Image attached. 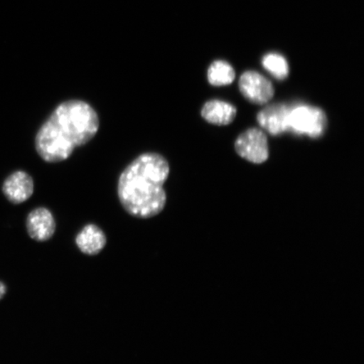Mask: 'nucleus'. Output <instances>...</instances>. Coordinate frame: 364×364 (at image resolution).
<instances>
[{
  "label": "nucleus",
  "instance_id": "9b49d317",
  "mask_svg": "<svg viewBox=\"0 0 364 364\" xmlns=\"http://www.w3.org/2000/svg\"><path fill=\"white\" fill-rule=\"evenodd\" d=\"M235 72L230 63L225 61H215L208 71V80L213 86H225L233 83Z\"/></svg>",
  "mask_w": 364,
  "mask_h": 364
},
{
  "label": "nucleus",
  "instance_id": "423d86ee",
  "mask_svg": "<svg viewBox=\"0 0 364 364\" xmlns=\"http://www.w3.org/2000/svg\"><path fill=\"white\" fill-rule=\"evenodd\" d=\"M34 188L33 177L24 171H16L4 180L2 192L9 202L21 204L33 195Z\"/></svg>",
  "mask_w": 364,
  "mask_h": 364
},
{
  "label": "nucleus",
  "instance_id": "0eeeda50",
  "mask_svg": "<svg viewBox=\"0 0 364 364\" xmlns=\"http://www.w3.org/2000/svg\"><path fill=\"white\" fill-rule=\"evenodd\" d=\"M26 230L30 237L38 242L51 239L56 231V222L47 208L33 209L26 218Z\"/></svg>",
  "mask_w": 364,
  "mask_h": 364
},
{
  "label": "nucleus",
  "instance_id": "f03ea898",
  "mask_svg": "<svg viewBox=\"0 0 364 364\" xmlns=\"http://www.w3.org/2000/svg\"><path fill=\"white\" fill-rule=\"evenodd\" d=\"M170 164L161 154H140L121 173L117 196L131 216L150 218L165 208L167 196L164 184L170 175Z\"/></svg>",
  "mask_w": 364,
  "mask_h": 364
},
{
  "label": "nucleus",
  "instance_id": "f257e3e1",
  "mask_svg": "<svg viewBox=\"0 0 364 364\" xmlns=\"http://www.w3.org/2000/svg\"><path fill=\"white\" fill-rule=\"evenodd\" d=\"M100 129L98 113L81 100L58 105L41 126L35 138L38 156L48 163L66 161L75 149L92 140Z\"/></svg>",
  "mask_w": 364,
  "mask_h": 364
},
{
  "label": "nucleus",
  "instance_id": "9d476101",
  "mask_svg": "<svg viewBox=\"0 0 364 364\" xmlns=\"http://www.w3.org/2000/svg\"><path fill=\"white\" fill-rule=\"evenodd\" d=\"M202 117L209 124L225 126L231 124L236 117L237 110L230 103L213 100L205 103L202 109Z\"/></svg>",
  "mask_w": 364,
  "mask_h": 364
},
{
  "label": "nucleus",
  "instance_id": "39448f33",
  "mask_svg": "<svg viewBox=\"0 0 364 364\" xmlns=\"http://www.w3.org/2000/svg\"><path fill=\"white\" fill-rule=\"evenodd\" d=\"M239 87L243 97L254 104H267L274 95V88L271 82L255 71L245 72L241 75Z\"/></svg>",
  "mask_w": 364,
  "mask_h": 364
},
{
  "label": "nucleus",
  "instance_id": "20e7f679",
  "mask_svg": "<svg viewBox=\"0 0 364 364\" xmlns=\"http://www.w3.org/2000/svg\"><path fill=\"white\" fill-rule=\"evenodd\" d=\"M235 150L240 157L254 164H262L269 156L267 136L258 129H250L240 134L236 139Z\"/></svg>",
  "mask_w": 364,
  "mask_h": 364
},
{
  "label": "nucleus",
  "instance_id": "6e6552de",
  "mask_svg": "<svg viewBox=\"0 0 364 364\" xmlns=\"http://www.w3.org/2000/svg\"><path fill=\"white\" fill-rule=\"evenodd\" d=\"M290 111L286 105H271L258 113V124L273 136L283 134L289 131Z\"/></svg>",
  "mask_w": 364,
  "mask_h": 364
},
{
  "label": "nucleus",
  "instance_id": "ddd939ff",
  "mask_svg": "<svg viewBox=\"0 0 364 364\" xmlns=\"http://www.w3.org/2000/svg\"><path fill=\"white\" fill-rule=\"evenodd\" d=\"M6 290L7 288L6 284L2 283V282H0V299H1L4 297V294H6Z\"/></svg>",
  "mask_w": 364,
  "mask_h": 364
},
{
  "label": "nucleus",
  "instance_id": "7ed1b4c3",
  "mask_svg": "<svg viewBox=\"0 0 364 364\" xmlns=\"http://www.w3.org/2000/svg\"><path fill=\"white\" fill-rule=\"evenodd\" d=\"M327 118L321 108L300 105L291 108L289 131L317 139L325 133Z\"/></svg>",
  "mask_w": 364,
  "mask_h": 364
},
{
  "label": "nucleus",
  "instance_id": "f8f14e48",
  "mask_svg": "<svg viewBox=\"0 0 364 364\" xmlns=\"http://www.w3.org/2000/svg\"><path fill=\"white\" fill-rule=\"evenodd\" d=\"M262 65L277 80H284L289 75L288 62L279 53L267 54L262 59Z\"/></svg>",
  "mask_w": 364,
  "mask_h": 364
},
{
  "label": "nucleus",
  "instance_id": "1a4fd4ad",
  "mask_svg": "<svg viewBox=\"0 0 364 364\" xmlns=\"http://www.w3.org/2000/svg\"><path fill=\"white\" fill-rule=\"evenodd\" d=\"M75 243L82 253L95 256L106 247L107 236L101 228L90 224L85 225L77 235Z\"/></svg>",
  "mask_w": 364,
  "mask_h": 364
}]
</instances>
